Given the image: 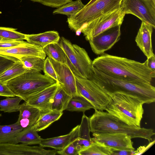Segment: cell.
<instances>
[{
	"label": "cell",
	"instance_id": "bcb514c9",
	"mask_svg": "<svg viewBox=\"0 0 155 155\" xmlns=\"http://www.w3.org/2000/svg\"><path fill=\"white\" fill-rule=\"evenodd\" d=\"M154 0V1H155V0Z\"/></svg>",
	"mask_w": 155,
	"mask_h": 155
},
{
	"label": "cell",
	"instance_id": "7bdbcfd3",
	"mask_svg": "<svg viewBox=\"0 0 155 155\" xmlns=\"http://www.w3.org/2000/svg\"><path fill=\"white\" fill-rule=\"evenodd\" d=\"M14 41V40H12L2 38L0 37V42L8 41Z\"/></svg>",
	"mask_w": 155,
	"mask_h": 155
},
{
	"label": "cell",
	"instance_id": "d4e9b609",
	"mask_svg": "<svg viewBox=\"0 0 155 155\" xmlns=\"http://www.w3.org/2000/svg\"><path fill=\"white\" fill-rule=\"evenodd\" d=\"M42 49L48 57L58 62L67 64V56L59 42L50 44Z\"/></svg>",
	"mask_w": 155,
	"mask_h": 155
},
{
	"label": "cell",
	"instance_id": "7c38bea8",
	"mask_svg": "<svg viewBox=\"0 0 155 155\" xmlns=\"http://www.w3.org/2000/svg\"><path fill=\"white\" fill-rule=\"evenodd\" d=\"M94 142L111 148L117 149L134 150L131 137L125 133L92 134Z\"/></svg>",
	"mask_w": 155,
	"mask_h": 155
},
{
	"label": "cell",
	"instance_id": "74e56055",
	"mask_svg": "<svg viewBox=\"0 0 155 155\" xmlns=\"http://www.w3.org/2000/svg\"><path fill=\"white\" fill-rule=\"evenodd\" d=\"M0 96L5 97H14L15 96L11 91L6 83L0 81Z\"/></svg>",
	"mask_w": 155,
	"mask_h": 155
},
{
	"label": "cell",
	"instance_id": "ee69618b",
	"mask_svg": "<svg viewBox=\"0 0 155 155\" xmlns=\"http://www.w3.org/2000/svg\"><path fill=\"white\" fill-rule=\"evenodd\" d=\"M96 0H91L89 2H88L87 4H88V5L90 4L93 3V2H94Z\"/></svg>",
	"mask_w": 155,
	"mask_h": 155
},
{
	"label": "cell",
	"instance_id": "277c9868",
	"mask_svg": "<svg viewBox=\"0 0 155 155\" xmlns=\"http://www.w3.org/2000/svg\"><path fill=\"white\" fill-rule=\"evenodd\" d=\"M144 103L134 97L120 93L111 96L105 110L126 124L140 127Z\"/></svg>",
	"mask_w": 155,
	"mask_h": 155
},
{
	"label": "cell",
	"instance_id": "4dcf8cb0",
	"mask_svg": "<svg viewBox=\"0 0 155 155\" xmlns=\"http://www.w3.org/2000/svg\"><path fill=\"white\" fill-rule=\"evenodd\" d=\"M22 100L18 96L7 97L0 101V110L8 113L18 111L21 105L20 103Z\"/></svg>",
	"mask_w": 155,
	"mask_h": 155
},
{
	"label": "cell",
	"instance_id": "5b68a950",
	"mask_svg": "<svg viewBox=\"0 0 155 155\" xmlns=\"http://www.w3.org/2000/svg\"><path fill=\"white\" fill-rule=\"evenodd\" d=\"M56 82L45 74L28 70L5 83L15 96L26 101L37 93Z\"/></svg>",
	"mask_w": 155,
	"mask_h": 155
},
{
	"label": "cell",
	"instance_id": "d6986e66",
	"mask_svg": "<svg viewBox=\"0 0 155 155\" xmlns=\"http://www.w3.org/2000/svg\"><path fill=\"white\" fill-rule=\"evenodd\" d=\"M17 123L23 129L34 126L39 118L41 112L38 109L27 104H21Z\"/></svg>",
	"mask_w": 155,
	"mask_h": 155
},
{
	"label": "cell",
	"instance_id": "d6a6232c",
	"mask_svg": "<svg viewBox=\"0 0 155 155\" xmlns=\"http://www.w3.org/2000/svg\"><path fill=\"white\" fill-rule=\"evenodd\" d=\"M90 132L89 118L84 113L82 118L81 122L80 125L78 138L83 140L92 141V138L90 137Z\"/></svg>",
	"mask_w": 155,
	"mask_h": 155
},
{
	"label": "cell",
	"instance_id": "5bb4252c",
	"mask_svg": "<svg viewBox=\"0 0 155 155\" xmlns=\"http://www.w3.org/2000/svg\"><path fill=\"white\" fill-rule=\"evenodd\" d=\"M39 146H30L22 143H0V155H54L55 150H46Z\"/></svg>",
	"mask_w": 155,
	"mask_h": 155
},
{
	"label": "cell",
	"instance_id": "4316f807",
	"mask_svg": "<svg viewBox=\"0 0 155 155\" xmlns=\"http://www.w3.org/2000/svg\"><path fill=\"white\" fill-rule=\"evenodd\" d=\"M91 108L94 109V107L88 100L81 96L77 95L72 97L65 110L84 113Z\"/></svg>",
	"mask_w": 155,
	"mask_h": 155
},
{
	"label": "cell",
	"instance_id": "7402d4cb",
	"mask_svg": "<svg viewBox=\"0 0 155 155\" xmlns=\"http://www.w3.org/2000/svg\"><path fill=\"white\" fill-rule=\"evenodd\" d=\"M72 97L59 84L53 97L51 106V110L63 112L66 110Z\"/></svg>",
	"mask_w": 155,
	"mask_h": 155
},
{
	"label": "cell",
	"instance_id": "ffe728a7",
	"mask_svg": "<svg viewBox=\"0 0 155 155\" xmlns=\"http://www.w3.org/2000/svg\"><path fill=\"white\" fill-rule=\"evenodd\" d=\"M60 36L58 32L49 31L38 34L26 35V40L28 43L42 49L53 43L58 42Z\"/></svg>",
	"mask_w": 155,
	"mask_h": 155
},
{
	"label": "cell",
	"instance_id": "ba28073f",
	"mask_svg": "<svg viewBox=\"0 0 155 155\" xmlns=\"http://www.w3.org/2000/svg\"><path fill=\"white\" fill-rule=\"evenodd\" d=\"M75 77L78 94L88 100L93 105L94 109L105 110L111 97L91 80L76 75Z\"/></svg>",
	"mask_w": 155,
	"mask_h": 155
},
{
	"label": "cell",
	"instance_id": "3957f363",
	"mask_svg": "<svg viewBox=\"0 0 155 155\" xmlns=\"http://www.w3.org/2000/svg\"><path fill=\"white\" fill-rule=\"evenodd\" d=\"M95 110L89 118L90 131L93 134L122 133L129 135L131 139L140 138L152 140L155 134L153 130L128 125L106 112Z\"/></svg>",
	"mask_w": 155,
	"mask_h": 155
},
{
	"label": "cell",
	"instance_id": "ac0fdd59",
	"mask_svg": "<svg viewBox=\"0 0 155 155\" xmlns=\"http://www.w3.org/2000/svg\"><path fill=\"white\" fill-rule=\"evenodd\" d=\"M79 128L80 125H78L67 134L45 139L41 138L39 144L43 147H50L59 150H63L78 138Z\"/></svg>",
	"mask_w": 155,
	"mask_h": 155
},
{
	"label": "cell",
	"instance_id": "52a82bcc",
	"mask_svg": "<svg viewBox=\"0 0 155 155\" xmlns=\"http://www.w3.org/2000/svg\"><path fill=\"white\" fill-rule=\"evenodd\" d=\"M59 43L67 56V65L74 74L88 79L92 71V61L85 50L63 37L60 39Z\"/></svg>",
	"mask_w": 155,
	"mask_h": 155
},
{
	"label": "cell",
	"instance_id": "9a60e30c",
	"mask_svg": "<svg viewBox=\"0 0 155 155\" xmlns=\"http://www.w3.org/2000/svg\"><path fill=\"white\" fill-rule=\"evenodd\" d=\"M58 85L56 82L37 93L25 102L28 104L38 109L41 113L51 110V104Z\"/></svg>",
	"mask_w": 155,
	"mask_h": 155
},
{
	"label": "cell",
	"instance_id": "f546056e",
	"mask_svg": "<svg viewBox=\"0 0 155 155\" xmlns=\"http://www.w3.org/2000/svg\"><path fill=\"white\" fill-rule=\"evenodd\" d=\"M112 148L98 142H93L87 147L80 151L79 155H111Z\"/></svg>",
	"mask_w": 155,
	"mask_h": 155
},
{
	"label": "cell",
	"instance_id": "b9f144b4",
	"mask_svg": "<svg viewBox=\"0 0 155 155\" xmlns=\"http://www.w3.org/2000/svg\"><path fill=\"white\" fill-rule=\"evenodd\" d=\"M146 61L147 66L151 70L155 71V55L147 58Z\"/></svg>",
	"mask_w": 155,
	"mask_h": 155
},
{
	"label": "cell",
	"instance_id": "4fadbf2b",
	"mask_svg": "<svg viewBox=\"0 0 155 155\" xmlns=\"http://www.w3.org/2000/svg\"><path fill=\"white\" fill-rule=\"evenodd\" d=\"M49 58L57 77V83L67 93L71 96L78 95L75 75L69 66L67 64L58 62L51 58Z\"/></svg>",
	"mask_w": 155,
	"mask_h": 155
},
{
	"label": "cell",
	"instance_id": "83f0119b",
	"mask_svg": "<svg viewBox=\"0 0 155 155\" xmlns=\"http://www.w3.org/2000/svg\"><path fill=\"white\" fill-rule=\"evenodd\" d=\"M16 58L28 70L37 72L43 70L45 60L40 58L31 55H22Z\"/></svg>",
	"mask_w": 155,
	"mask_h": 155
},
{
	"label": "cell",
	"instance_id": "8d00e7d4",
	"mask_svg": "<svg viewBox=\"0 0 155 155\" xmlns=\"http://www.w3.org/2000/svg\"><path fill=\"white\" fill-rule=\"evenodd\" d=\"M18 59L15 57H11L8 58L0 61V74L11 66Z\"/></svg>",
	"mask_w": 155,
	"mask_h": 155
},
{
	"label": "cell",
	"instance_id": "f6af8a7d",
	"mask_svg": "<svg viewBox=\"0 0 155 155\" xmlns=\"http://www.w3.org/2000/svg\"><path fill=\"white\" fill-rule=\"evenodd\" d=\"M2 114H0V117H1L2 116Z\"/></svg>",
	"mask_w": 155,
	"mask_h": 155
},
{
	"label": "cell",
	"instance_id": "9c48e42d",
	"mask_svg": "<svg viewBox=\"0 0 155 155\" xmlns=\"http://www.w3.org/2000/svg\"><path fill=\"white\" fill-rule=\"evenodd\" d=\"M125 14L121 8L101 16L86 24L82 28L86 39L89 41L105 30L121 25Z\"/></svg>",
	"mask_w": 155,
	"mask_h": 155
},
{
	"label": "cell",
	"instance_id": "2e32d148",
	"mask_svg": "<svg viewBox=\"0 0 155 155\" xmlns=\"http://www.w3.org/2000/svg\"><path fill=\"white\" fill-rule=\"evenodd\" d=\"M0 54L15 58L20 56L31 55L44 60L46 56L42 49L26 41L20 45L12 48H0Z\"/></svg>",
	"mask_w": 155,
	"mask_h": 155
},
{
	"label": "cell",
	"instance_id": "8992f818",
	"mask_svg": "<svg viewBox=\"0 0 155 155\" xmlns=\"http://www.w3.org/2000/svg\"><path fill=\"white\" fill-rule=\"evenodd\" d=\"M122 0H97L87 4L79 12L68 17L67 22L69 28L76 34L86 24L103 15L120 8Z\"/></svg>",
	"mask_w": 155,
	"mask_h": 155
},
{
	"label": "cell",
	"instance_id": "ab89813d",
	"mask_svg": "<svg viewBox=\"0 0 155 155\" xmlns=\"http://www.w3.org/2000/svg\"><path fill=\"white\" fill-rule=\"evenodd\" d=\"M134 150L117 149L112 148L111 155H134Z\"/></svg>",
	"mask_w": 155,
	"mask_h": 155
},
{
	"label": "cell",
	"instance_id": "484cf974",
	"mask_svg": "<svg viewBox=\"0 0 155 155\" xmlns=\"http://www.w3.org/2000/svg\"><path fill=\"white\" fill-rule=\"evenodd\" d=\"M28 70H29L26 68L22 63L18 59L0 74V81L5 83Z\"/></svg>",
	"mask_w": 155,
	"mask_h": 155
},
{
	"label": "cell",
	"instance_id": "8fae6325",
	"mask_svg": "<svg viewBox=\"0 0 155 155\" xmlns=\"http://www.w3.org/2000/svg\"><path fill=\"white\" fill-rule=\"evenodd\" d=\"M121 25L110 28L90 39L93 51L96 54H102L110 49L120 39Z\"/></svg>",
	"mask_w": 155,
	"mask_h": 155
},
{
	"label": "cell",
	"instance_id": "f35d334b",
	"mask_svg": "<svg viewBox=\"0 0 155 155\" xmlns=\"http://www.w3.org/2000/svg\"><path fill=\"white\" fill-rule=\"evenodd\" d=\"M26 41H11L0 42V48H6L20 45Z\"/></svg>",
	"mask_w": 155,
	"mask_h": 155
},
{
	"label": "cell",
	"instance_id": "6da1fadb",
	"mask_svg": "<svg viewBox=\"0 0 155 155\" xmlns=\"http://www.w3.org/2000/svg\"><path fill=\"white\" fill-rule=\"evenodd\" d=\"M92 66L111 76L134 82L151 84L155 77V71L144 63L106 53L95 58Z\"/></svg>",
	"mask_w": 155,
	"mask_h": 155
},
{
	"label": "cell",
	"instance_id": "30bf717a",
	"mask_svg": "<svg viewBox=\"0 0 155 155\" xmlns=\"http://www.w3.org/2000/svg\"><path fill=\"white\" fill-rule=\"evenodd\" d=\"M120 8L125 14L134 15L155 28V1L122 0Z\"/></svg>",
	"mask_w": 155,
	"mask_h": 155
},
{
	"label": "cell",
	"instance_id": "f1b7e54d",
	"mask_svg": "<svg viewBox=\"0 0 155 155\" xmlns=\"http://www.w3.org/2000/svg\"><path fill=\"white\" fill-rule=\"evenodd\" d=\"M84 6L81 0L72 1L57 8L53 11V14L65 15L69 17L78 12Z\"/></svg>",
	"mask_w": 155,
	"mask_h": 155
},
{
	"label": "cell",
	"instance_id": "cb8c5ba5",
	"mask_svg": "<svg viewBox=\"0 0 155 155\" xmlns=\"http://www.w3.org/2000/svg\"><path fill=\"white\" fill-rule=\"evenodd\" d=\"M33 126L23 129L16 137L17 143L27 145L39 144L41 138Z\"/></svg>",
	"mask_w": 155,
	"mask_h": 155
},
{
	"label": "cell",
	"instance_id": "44dd1931",
	"mask_svg": "<svg viewBox=\"0 0 155 155\" xmlns=\"http://www.w3.org/2000/svg\"><path fill=\"white\" fill-rule=\"evenodd\" d=\"M23 130L17 122L8 125H0V143H18L16 136Z\"/></svg>",
	"mask_w": 155,
	"mask_h": 155
},
{
	"label": "cell",
	"instance_id": "e0dca14e",
	"mask_svg": "<svg viewBox=\"0 0 155 155\" xmlns=\"http://www.w3.org/2000/svg\"><path fill=\"white\" fill-rule=\"evenodd\" d=\"M153 28L150 25L142 21L135 39L137 46L147 58L155 55L153 53L151 41Z\"/></svg>",
	"mask_w": 155,
	"mask_h": 155
},
{
	"label": "cell",
	"instance_id": "1f68e13d",
	"mask_svg": "<svg viewBox=\"0 0 155 155\" xmlns=\"http://www.w3.org/2000/svg\"><path fill=\"white\" fill-rule=\"evenodd\" d=\"M16 29L0 27V37L14 41H22L25 39L26 35L16 31Z\"/></svg>",
	"mask_w": 155,
	"mask_h": 155
},
{
	"label": "cell",
	"instance_id": "836d02e7",
	"mask_svg": "<svg viewBox=\"0 0 155 155\" xmlns=\"http://www.w3.org/2000/svg\"><path fill=\"white\" fill-rule=\"evenodd\" d=\"M45 60L43 70L45 75L55 81L57 83L58 82L57 77L48 57H47Z\"/></svg>",
	"mask_w": 155,
	"mask_h": 155
},
{
	"label": "cell",
	"instance_id": "60d3db41",
	"mask_svg": "<svg viewBox=\"0 0 155 155\" xmlns=\"http://www.w3.org/2000/svg\"><path fill=\"white\" fill-rule=\"evenodd\" d=\"M155 140L150 142L147 146H140L136 151L134 150V155H140L148 150L154 143Z\"/></svg>",
	"mask_w": 155,
	"mask_h": 155
},
{
	"label": "cell",
	"instance_id": "7a4b0ae2",
	"mask_svg": "<svg viewBox=\"0 0 155 155\" xmlns=\"http://www.w3.org/2000/svg\"><path fill=\"white\" fill-rule=\"evenodd\" d=\"M110 96L120 93L135 98L144 103L155 101V88L151 84L128 81L108 75L92 66L88 79Z\"/></svg>",
	"mask_w": 155,
	"mask_h": 155
},
{
	"label": "cell",
	"instance_id": "e575fe53",
	"mask_svg": "<svg viewBox=\"0 0 155 155\" xmlns=\"http://www.w3.org/2000/svg\"><path fill=\"white\" fill-rule=\"evenodd\" d=\"M35 2L40 3L44 5L52 8H58L72 0H30Z\"/></svg>",
	"mask_w": 155,
	"mask_h": 155
},
{
	"label": "cell",
	"instance_id": "d590c367",
	"mask_svg": "<svg viewBox=\"0 0 155 155\" xmlns=\"http://www.w3.org/2000/svg\"><path fill=\"white\" fill-rule=\"evenodd\" d=\"M79 152L74 141L63 149L57 151V153L62 155H77L78 154Z\"/></svg>",
	"mask_w": 155,
	"mask_h": 155
},
{
	"label": "cell",
	"instance_id": "603a6c76",
	"mask_svg": "<svg viewBox=\"0 0 155 155\" xmlns=\"http://www.w3.org/2000/svg\"><path fill=\"white\" fill-rule=\"evenodd\" d=\"M63 114V112L52 110L41 113L38 119L33 127L37 132L44 130L53 123L59 120Z\"/></svg>",
	"mask_w": 155,
	"mask_h": 155
}]
</instances>
